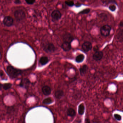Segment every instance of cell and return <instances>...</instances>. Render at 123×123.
<instances>
[{"label": "cell", "mask_w": 123, "mask_h": 123, "mask_svg": "<svg viewBox=\"0 0 123 123\" xmlns=\"http://www.w3.org/2000/svg\"><path fill=\"white\" fill-rule=\"evenodd\" d=\"M63 39L64 42L69 43L71 44L72 41L73 40L74 37L70 33H66L64 35Z\"/></svg>", "instance_id": "9"}, {"label": "cell", "mask_w": 123, "mask_h": 123, "mask_svg": "<svg viewBox=\"0 0 123 123\" xmlns=\"http://www.w3.org/2000/svg\"><path fill=\"white\" fill-rule=\"evenodd\" d=\"M14 16L17 21H20L25 18L26 14L22 9H17L14 12Z\"/></svg>", "instance_id": "2"}, {"label": "cell", "mask_w": 123, "mask_h": 123, "mask_svg": "<svg viewBox=\"0 0 123 123\" xmlns=\"http://www.w3.org/2000/svg\"><path fill=\"white\" fill-rule=\"evenodd\" d=\"M65 3L66 4L69 6H72L74 5V2L73 0H68L65 1Z\"/></svg>", "instance_id": "21"}, {"label": "cell", "mask_w": 123, "mask_h": 123, "mask_svg": "<svg viewBox=\"0 0 123 123\" xmlns=\"http://www.w3.org/2000/svg\"><path fill=\"white\" fill-rule=\"evenodd\" d=\"M90 11V9L89 8L85 9L79 12L80 14H87L89 13Z\"/></svg>", "instance_id": "22"}, {"label": "cell", "mask_w": 123, "mask_h": 123, "mask_svg": "<svg viewBox=\"0 0 123 123\" xmlns=\"http://www.w3.org/2000/svg\"><path fill=\"white\" fill-rule=\"evenodd\" d=\"M85 56L83 54H80L78 55L76 58V61L77 63H81L84 61Z\"/></svg>", "instance_id": "18"}, {"label": "cell", "mask_w": 123, "mask_h": 123, "mask_svg": "<svg viewBox=\"0 0 123 123\" xmlns=\"http://www.w3.org/2000/svg\"><path fill=\"white\" fill-rule=\"evenodd\" d=\"M51 16L52 21L53 22H55L60 19L62 14L59 10H55L52 12Z\"/></svg>", "instance_id": "5"}, {"label": "cell", "mask_w": 123, "mask_h": 123, "mask_svg": "<svg viewBox=\"0 0 123 123\" xmlns=\"http://www.w3.org/2000/svg\"><path fill=\"white\" fill-rule=\"evenodd\" d=\"M103 53L100 51H97L95 52L92 56L93 59L96 61L101 60L103 57Z\"/></svg>", "instance_id": "8"}, {"label": "cell", "mask_w": 123, "mask_h": 123, "mask_svg": "<svg viewBox=\"0 0 123 123\" xmlns=\"http://www.w3.org/2000/svg\"><path fill=\"white\" fill-rule=\"evenodd\" d=\"M49 62V59L47 57L43 56L40 58L39 62L42 65H45L47 63Z\"/></svg>", "instance_id": "16"}, {"label": "cell", "mask_w": 123, "mask_h": 123, "mask_svg": "<svg viewBox=\"0 0 123 123\" xmlns=\"http://www.w3.org/2000/svg\"><path fill=\"white\" fill-rule=\"evenodd\" d=\"M43 93L45 95H48L51 93V90L48 86H44L42 89Z\"/></svg>", "instance_id": "12"}, {"label": "cell", "mask_w": 123, "mask_h": 123, "mask_svg": "<svg viewBox=\"0 0 123 123\" xmlns=\"http://www.w3.org/2000/svg\"><path fill=\"white\" fill-rule=\"evenodd\" d=\"M98 49H99V48H98V47L97 46H96V47H94V50L95 52H97V51H99V50H98Z\"/></svg>", "instance_id": "29"}, {"label": "cell", "mask_w": 123, "mask_h": 123, "mask_svg": "<svg viewBox=\"0 0 123 123\" xmlns=\"http://www.w3.org/2000/svg\"><path fill=\"white\" fill-rule=\"evenodd\" d=\"M114 117L116 120L118 121H120L122 119V117L121 116L118 114H114Z\"/></svg>", "instance_id": "24"}, {"label": "cell", "mask_w": 123, "mask_h": 123, "mask_svg": "<svg viewBox=\"0 0 123 123\" xmlns=\"http://www.w3.org/2000/svg\"><path fill=\"white\" fill-rule=\"evenodd\" d=\"M36 0H25L27 4L29 5H32L34 3Z\"/></svg>", "instance_id": "25"}, {"label": "cell", "mask_w": 123, "mask_h": 123, "mask_svg": "<svg viewBox=\"0 0 123 123\" xmlns=\"http://www.w3.org/2000/svg\"><path fill=\"white\" fill-rule=\"evenodd\" d=\"M67 114L69 116L73 117L76 115V113L73 108H69L67 110Z\"/></svg>", "instance_id": "17"}, {"label": "cell", "mask_w": 123, "mask_h": 123, "mask_svg": "<svg viewBox=\"0 0 123 123\" xmlns=\"http://www.w3.org/2000/svg\"><path fill=\"white\" fill-rule=\"evenodd\" d=\"M43 50L47 53L54 52L56 50V48L54 45L50 43L43 44Z\"/></svg>", "instance_id": "4"}, {"label": "cell", "mask_w": 123, "mask_h": 123, "mask_svg": "<svg viewBox=\"0 0 123 123\" xmlns=\"http://www.w3.org/2000/svg\"><path fill=\"white\" fill-rule=\"evenodd\" d=\"M6 71L9 77L12 79L17 78L22 73L21 70L14 68L10 65L6 67Z\"/></svg>", "instance_id": "1"}, {"label": "cell", "mask_w": 123, "mask_h": 123, "mask_svg": "<svg viewBox=\"0 0 123 123\" xmlns=\"http://www.w3.org/2000/svg\"><path fill=\"white\" fill-rule=\"evenodd\" d=\"M14 3L17 4H20L21 3V1L20 0H14Z\"/></svg>", "instance_id": "27"}, {"label": "cell", "mask_w": 123, "mask_h": 123, "mask_svg": "<svg viewBox=\"0 0 123 123\" xmlns=\"http://www.w3.org/2000/svg\"><path fill=\"white\" fill-rule=\"evenodd\" d=\"M12 84L11 83H6L1 85V88L2 87L5 90H7L11 87Z\"/></svg>", "instance_id": "19"}, {"label": "cell", "mask_w": 123, "mask_h": 123, "mask_svg": "<svg viewBox=\"0 0 123 123\" xmlns=\"http://www.w3.org/2000/svg\"><path fill=\"white\" fill-rule=\"evenodd\" d=\"M30 84V81L29 80L25 78L21 80L19 86L21 87L27 89L29 86Z\"/></svg>", "instance_id": "10"}, {"label": "cell", "mask_w": 123, "mask_h": 123, "mask_svg": "<svg viewBox=\"0 0 123 123\" xmlns=\"http://www.w3.org/2000/svg\"><path fill=\"white\" fill-rule=\"evenodd\" d=\"M92 46L91 43L89 42H86L82 44V48L83 51L87 52L92 49Z\"/></svg>", "instance_id": "7"}, {"label": "cell", "mask_w": 123, "mask_h": 123, "mask_svg": "<svg viewBox=\"0 0 123 123\" xmlns=\"http://www.w3.org/2000/svg\"><path fill=\"white\" fill-rule=\"evenodd\" d=\"M53 102V101L52 98H51L49 97L45 98V99L43 100V103L45 105H48V104H51Z\"/></svg>", "instance_id": "20"}, {"label": "cell", "mask_w": 123, "mask_h": 123, "mask_svg": "<svg viewBox=\"0 0 123 123\" xmlns=\"http://www.w3.org/2000/svg\"><path fill=\"white\" fill-rule=\"evenodd\" d=\"M61 48L64 51L68 52L71 49V44L69 43L64 42L61 46Z\"/></svg>", "instance_id": "11"}, {"label": "cell", "mask_w": 123, "mask_h": 123, "mask_svg": "<svg viewBox=\"0 0 123 123\" xmlns=\"http://www.w3.org/2000/svg\"><path fill=\"white\" fill-rule=\"evenodd\" d=\"M119 27L121 31L123 32V21L121 22L119 24Z\"/></svg>", "instance_id": "26"}, {"label": "cell", "mask_w": 123, "mask_h": 123, "mask_svg": "<svg viewBox=\"0 0 123 123\" xmlns=\"http://www.w3.org/2000/svg\"><path fill=\"white\" fill-rule=\"evenodd\" d=\"M112 28L108 25H105L101 27L100 29V33L102 36L107 37L110 35Z\"/></svg>", "instance_id": "3"}, {"label": "cell", "mask_w": 123, "mask_h": 123, "mask_svg": "<svg viewBox=\"0 0 123 123\" xmlns=\"http://www.w3.org/2000/svg\"><path fill=\"white\" fill-rule=\"evenodd\" d=\"M85 123H91L90 120L88 118H86L85 120Z\"/></svg>", "instance_id": "28"}, {"label": "cell", "mask_w": 123, "mask_h": 123, "mask_svg": "<svg viewBox=\"0 0 123 123\" xmlns=\"http://www.w3.org/2000/svg\"><path fill=\"white\" fill-rule=\"evenodd\" d=\"M109 8L111 11L114 12L116 9V6L115 4H110L109 6Z\"/></svg>", "instance_id": "23"}, {"label": "cell", "mask_w": 123, "mask_h": 123, "mask_svg": "<svg viewBox=\"0 0 123 123\" xmlns=\"http://www.w3.org/2000/svg\"><path fill=\"white\" fill-rule=\"evenodd\" d=\"M88 69V67L87 65L86 64L82 66L81 67H80L79 69V72H80V74L82 76L86 74V72L87 71Z\"/></svg>", "instance_id": "13"}, {"label": "cell", "mask_w": 123, "mask_h": 123, "mask_svg": "<svg viewBox=\"0 0 123 123\" xmlns=\"http://www.w3.org/2000/svg\"><path fill=\"white\" fill-rule=\"evenodd\" d=\"M64 95V92L63 91L61 90H58L55 92V97L58 99H60Z\"/></svg>", "instance_id": "14"}, {"label": "cell", "mask_w": 123, "mask_h": 123, "mask_svg": "<svg viewBox=\"0 0 123 123\" xmlns=\"http://www.w3.org/2000/svg\"><path fill=\"white\" fill-rule=\"evenodd\" d=\"M85 110V107L84 103H81L78 106V112L80 115H84Z\"/></svg>", "instance_id": "15"}, {"label": "cell", "mask_w": 123, "mask_h": 123, "mask_svg": "<svg viewBox=\"0 0 123 123\" xmlns=\"http://www.w3.org/2000/svg\"><path fill=\"white\" fill-rule=\"evenodd\" d=\"M3 22L5 26L7 27H11L13 24V19L10 16H6L4 18Z\"/></svg>", "instance_id": "6"}]
</instances>
